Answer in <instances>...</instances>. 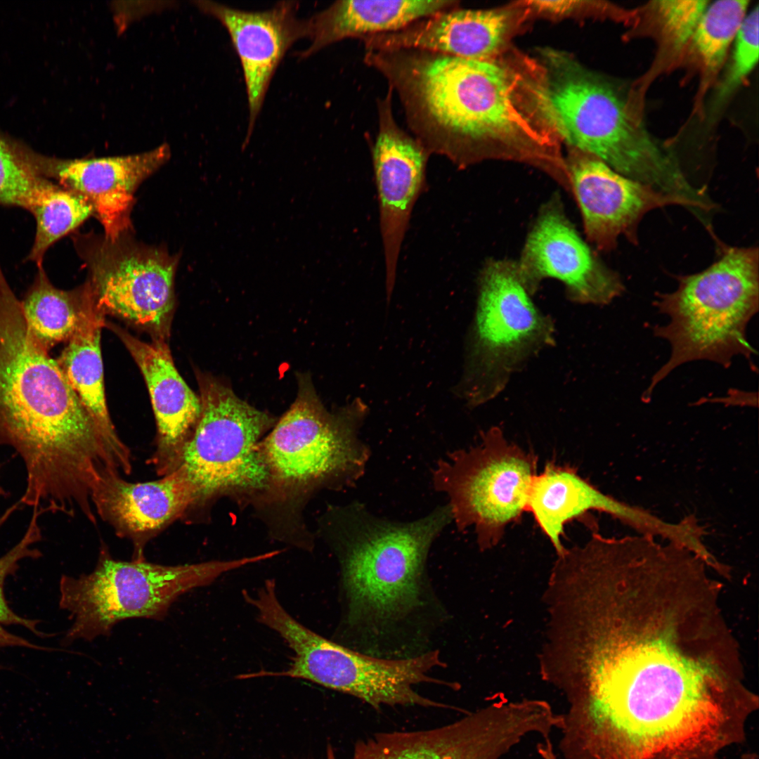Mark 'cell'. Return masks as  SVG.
Instances as JSON below:
<instances>
[{
    "label": "cell",
    "instance_id": "1",
    "mask_svg": "<svg viewBox=\"0 0 759 759\" xmlns=\"http://www.w3.org/2000/svg\"><path fill=\"white\" fill-rule=\"evenodd\" d=\"M425 150L460 168L486 160L523 163L553 180L566 172L561 142L531 95L521 56L462 58L417 48L368 51Z\"/></svg>",
    "mask_w": 759,
    "mask_h": 759
},
{
    "label": "cell",
    "instance_id": "2",
    "mask_svg": "<svg viewBox=\"0 0 759 759\" xmlns=\"http://www.w3.org/2000/svg\"><path fill=\"white\" fill-rule=\"evenodd\" d=\"M0 446L23 462L26 489L68 488L103 460L108 439L57 361L36 339L0 265Z\"/></svg>",
    "mask_w": 759,
    "mask_h": 759
},
{
    "label": "cell",
    "instance_id": "3",
    "mask_svg": "<svg viewBox=\"0 0 759 759\" xmlns=\"http://www.w3.org/2000/svg\"><path fill=\"white\" fill-rule=\"evenodd\" d=\"M297 379L295 401L260 443L268 484L257 510L276 540L310 551L304 508L316 492L349 486L363 474L370 451L358 435L368 408L356 398L331 413L309 376Z\"/></svg>",
    "mask_w": 759,
    "mask_h": 759
},
{
    "label": "cell",
    "instance_id": "4",
    "mask_svg": "<svg viewBox=\"0 0 759 759\" xmlns=\"http://www.w3.org/2000/svg\"><path fill=\"white\" fill-rule=\"evenodd\" d=\"M451 521L448 505L405 523L377 517L360 504L325 512L322 533L340 565L344 630L384 634L422 607L429 548Z\"/></svg>",
    "mask_w": 759,
    "mask_h": 759
},
{
    "label": "cell",
    "instance_id": "5",
    "mask_svg": "<svg viewBox=\"0 0 759 759\" xmlns=\"http://www.w3.org/2000/svg\"><path fill=\"white\" fill-rule=\"evenodd\" d=\"M540 53L531 91L560 142L663 193L690 194L692 186L677 159L651 136L617 89L564 53Z\"/></svg>",
    "mask_w": 759,
    "mask_h": 759
},
{
    "label": "cell",
    "instance_id": "6",
    "mask_svg": "<svg viewBox=\"0 0 759 759\" xmlns=\"http://www.w3.org/2000/svg\"><path fill=\"white\" fill-rule=\"evenodd\" d=\"M678 286L658 293L654 305L669 321L656 325V337L668 341L670 356L652 376L642 399L677 367L708 361L727 368L738 356L751 361L755 350L747 326L759 308V253L756 247H725L701 272L676 277Z\"/></svg>",
    "mask_w": 759,
    "mask_h": 759
},
{
    "label": "cell",
    "instance_id": "7",
    "mask_svg": "<svg viewBox=\"0 0 759 759\" xmlns=\"http://www.w3.org/2000/svg\"><path fill=\"white\" fill-rule=\"evenodd\" d=\"M259 623L276 632L292 651L287 668L242 674V679L284 677L300 679L356 697L375 709L382 706L449 708L415 689L423 683L450 688L454 685L429 675L443 666L439 652L431 651L401 659L361 654L313 632L297 621L280 603L276 586L266 584L249 598Z\"/></svg>",
    "mask_w": 759,
    "mask_h": 759
},
{
    "label": "cell",
    "instance_id": "8",
    "mask_svg": "<svg viewBox=\"0 0 759 759\" xmlns=\"http://www.w3.org/2000/svg\"><path fill=\"white\" fill-rule=\"evenodd\" d=\"M197 379L202 412L176 468L191 497L184 520L207 517L222 498L257 510L268 484L260 443L278 420L241 400L210 375L197 372Z\"/></svg>",
    "mask_w": 759,
    "mask_h": 759
},
{
    "label": "cell",
    "instance_id": "9",
    "mask_svg": "<svg viewBox=\"0 0 759 759\" xmlns=\"http://www.w3.org/2000/svg\"><path fill=\"white\" fill-rule=\"evenodd\" d=\"M258 554L229 560L167 566L145 560H117L102 547L94 570L78 577L63 575L59 606L72 624L65 641H91L110 635L129 618L162 620L182 595L223 574L260 562Z\"/></svg>",
    "mask_w": 759,
    "mask_h": 759
},
{
    "label": "cell",
    "instance_id": "10",
    "mask_svg": "<svg viewBox=\"0 0 759 759\" xmlns=\"http://www.w3.org/2000/svg\"><path fill=\"white\" fill-rule=\"evenodd\" d=\"M516 261L489 259L478 278L463 372L455 394L475 408L499 395L511 377L554 343V325L533 301Z\"/></svg>",
    "mask_w": 759,
    "mask_h": 759
},
{
    "label": "cell",
    "instance_id": "11",
    "mask_svg": "<svg viewBox=\"0 0 759 759\" xmlns=\"http://www.w3.org/2000/svg\"><path fill=\"white\" fill-rule=\"evenodd\" d=\"M537 474V457L493 427L481 434L477 446L439 461L433 482L448 495L457 528L472 526L479 548L486 550L495 547L505 528L526 512Z\"/></svg>",
    "mask_w": 759,
    "mask_h": 759
},
{
    "label": "cell",
    "instance_id": "12",
    "mask_svg": "<svg viewBox=\"0 0 759 759\" xmlns=\"http://www.w3.org/2000/svg\"><path fill=\"white\" fill-rule=\"evenodd\" d=\"M72 242L88 270L86 282L97 309L143 329L153 341L167 342L179 257L138 242L131 233L115 240L77 233Z\"/></svg>",
    "mask_w": 759,
    "mask_h": 759
},
{
    "label": "cell",
    "instance_id": "13",
    "mask_svg": "<svg viewBox=\"0 0 759 759\" xmlns=\"http://www.w3.org/2000/svg\"><path fill=\"white\" fill-rule=\"evenodd\" d=\"M528 735L521 711L499 699L436 728L377 733L356 742L351 759H501ZM326 759H337L330 745Z\"/></svg>",
    "mask_w": 759,
    "mask_h": 759
},
{
    "label": "cell",
    "instance_id": "14",
    "mask_svg": "<svg viewBox=\"0 0 759 759\" xmlns=\"http://www.w3.org/2000/svg\"><path fill=\"white\" fill-rule=\"evenodd\" d=\"M516 261L532 295L547 278L562 283L568 299L580 304L607 305L625 290L620 275L580 236L557 195L540 208Z\"/></svg>",
    "mask_w": 759,
    "mask_h": 759
},
{
    "label": "cell",
    "instance_id": "15",
    "mask_svg": "<svg viewBox=\"0 0 759 759\" xmlns=\"http://www.w3.org/2000/svg\"><path fill=\"white\" fill-rule=\"evenodd\" d=\"M566 161L585 235L598 250H612L621 235L637 245L638 226L654 209L677 205L699 216L688 200L625 176L590 154L571 148Z\"/></svg>",
    "mask_w": 759,
    "mask_h": 759
},
{
    "label": "cell",
    "instance_id": "16",
    "mask_svg": "<svg viewBox=\"0 0 759 759\" xmlns=\"http://www.w3.org/2000/svg\"><path fill=\"white\" fill-rule=\"evenodd\" d=\"M24 159L38 176L84 197L111 240L131 233V210L139 185L170 157L167 144L124 156L64 160L24 148Z\"/></svg>",
    "mask_w": 759,
    "mask_h": 759
},
{
    "label": "cell",
    "instance_id": "17",
    "mask_svg": "<svg viewBox=\"0 0 759 759\" xmlns=\"http://www.w3.org/2000/svg\"><path fill=\"white\" fill-rule=\"evenodd\" d=\"M393 91L377 101L379 128L372 163L379 202L387 302L394 288L401 245L413 207L422 191L429 154L397 124Z\"/></svg>",
    "mask_w": 759,
    "mask_h": 759
},
{
    "label": "cell",
    "instance_id": "18",
    "mask_svg": "<svg viewBox=\"0 0 759 759\" xmlns=\"http://www.w3.org/2000/svg\"><path fill=\"white\" fill-rule=\"evenodd\" d=\"M532 16L526 1L486 10L452 8L391 32L363 37L366 51L417 48L467 59L491 60L507 51Z\"/></svg>",
    "mask_w": 759,
    "mask_h": 759
},
{
    "label": "cell",
    "instance_id": "19",
    "mask_svg": "<svg viewBox=\"0 0 759 759\" xmlns=\"http://www.w3.org/2000/svg\"><path fill=\"white\" fill-rule=\"evenodd\" d=\"M193 3L223 25L240 59L249 112L245 148L277 67L292 44L307 37L306 20L297 18L299 4L292 1L264 11H242L212 1Z\"/></svg>",
    "mask_w": 759,
    "mask_h": 759
},
{
    "label": "cell",
    "instance_id": "20",
    "mask_svg": "<svg viewBox=\"0 0 759 759\" xmlns=\"http://www.w3.org/2000/svg\"><path fill=\"white\" fill-rule=\"evenodd\" d=\"M591 511L607 514L640 535L664 540H673L677 535L675 522L666 521L641 507L603 493L573 467L551 461L536 475L526 512L532 514L557 556L566 549L562 542L566 524Z\"/></svg>",
    "mask_w": 759,
    "mask_h": 759
},
{
    "label": "cell",
    "instance_id": "21",
    "mask_svg": "<svg viewBox=\"0 0 759 759\" xmlns=\"http://www.w3.org/2000/svg\"><path fill=\"white\" fill-rule=\"evenodd\" d=\"M108 326L129 351L145 380L157 429L150 462L157 475L164 476L179 464L200 419L201 399L178 372L166 342H145L115 325Z\"/></svg>",
    "mask_w": 759,
    "mask_h": 759
},
{
    "label": "cell",
    "instance_id": "22",
    "mask_svg": "<svg viewBox=\"0 0 759 759\" xmlns=\"http://www.w3.org/2000/svg\"><path fill=\"white\" fill-rule=\"evenodd\" d=\"M92 503L97 517L118 536L132 542V560L142 561L150 540L176 520L186 518L191 497L177 469L145 482L128 481L122 474L111 472L95 488Z\"/></svg>",
    "mask_w": 759,
    "mask_h": 759
},
{
    "label": "cell",
    "instance_id": "23",
    "mask_svg": "<svg viewBox=\"0 0 759 759\" xmlns=\"http://www.w3.org/2000/svg\"><path fill=\"white\" fill-rule=\"evenodd\" d=\"M451 0L337 1L306 20L309 57L346 38L396 32L416 21L458 7Z\"/></svg>",
    "mask_w": 759,
    "mask_h": 759
},
{
    "label": "cell",
    "instance_id": "24",
    "mask_svg": "<svg viewBox=\"0 0 759 759\" xmlns=\"http://www.w3.org/2000/svg\"><path fill=\"white\" fill-rule=\"evenodd\" d=\"M104 315L94 306L86 315L57 360L72 388L105 434L115 443L126 444L115 431L107 408L100 352Z\"/></svg>",
    "mask_w": 759,
    "mask_h": 759
},
{
    "label": "cell",
    "instance_id": "25",
    "mask_svg": "<svg viewBox=\"0 0 759 759\" xmlns=\"http://www.w3.org/2000/svg\"><path fill=\"white\" fill-rule=\"evenodd\" d=\"M21 301L32 333L46 350L68 341L96 306L87 282L72 290L56 287L43 266Z\"/></svg>",
    "mask_w": 759,
    "mask_h": 759
},
{
    "label": "cell",
    "instance_id": "26",
    "mask_svg": "<svg viewBox=\"0 0 759 759\" xmlns=\"http://www.w3.org/2000/svg\"><path fill=\"white\" fill-rule=\"evenodd\" d=\"M30 212L36 221V233L26 260L37 267L42 266L45 254L53 243L94 215L84 197L54 182Z\"/></svg>",
    "mask_w": 759,
    "mask_h": 759
},
{
    "label": "cell",
    "instance_id": "27",
    "mask_svg": "<svg viewBox=\"0 0 759 759\" xmlns=\"http://www.w3.org/2000/svg\"><path fill=\"white\" fill-rule=\"evenodd\" d=\"M749 1L721 0L709 2L689 45L699 57L705 75L716 74L747 15Z\"/></svg>",
    "mask_w": 759,
    "mask_h": 759
},
{
    "label": "cell",
    "instance_id": "28",
    "mask_svg": "<svg viewBox=\"0 0 759 759\" xmlns=\"http://www.w3.org/2000/svg\"><path fill=\"white\" fill-rule=\"evenodd\" d=\"M18 510L13 504L0 516V529L10 517ZM39 518L33 514L21 539L4 555L0 557V649L4 647H25L45 650V647L34 644L29 640L11 633L6 627L18 625L23 627L40 637L46 635L38 629L39 621L22 617L16 614L9 606L5 594L6 579L15 574L20 568V562L27 559H38L41 551L33 545L41 539ZM1 668V666H0Z\"/></svg>",
    "mask_w": 759,
    "mask_h": 759
},
{
    "label": "cell",
    "instance_id": "29",
    "mask_svg": "<svg viewBox=\"0 0 759 759\" xmlns=\"http://www.w3.org/2000/svg\"><path fill=\"white\" fill-rule=\"evenodd\" d=\"M53 183L30 169L24 160L22 145L0 135V205L30 211Z\"/></svg>",
    "mask_w": 759,
    "mask_h": 759
},
{
    "label": "cell",
    "instance_id": "30",
    "mask_svg": "<svg viewBox=\"0 0 759 759\" xmlns=\"http://www.w3.org/2000/svg\"><path fill=\"white\" fill-rule=\"evenodd\" d=\"M758 6L747 13L733 43L730 61L711 96L708 118L713 122L758 60Z\"/></svg>",
    "mask_w": 759,
    "mask_h": 759
},
{
    "label": "cell",
    "instance_id": "31",
    "mask_svg": "<svg viewBox=\"0 0 759 759\" xmlns=\"http://www.w3.org/2000/svg\"><path fill=\"white\" fill-rule=\"evenodd\" d=\"M710 1H656L654 8L666 41L677 53L689 44Z\"/></svg>",
    "mask_w": 759,
    "mask_h": 759
},
{
    "label": "cell",
    "instance_id": "32",
    "mask_svg": "<svg viewBox=\"0 0 759 759\" xmlns=\"http://www.w3.org/2000/svg\"><path fill=\"white\" fill-rule=\"evenodd\" d=\"M743 759H758V756L753 753H748L743 757Z\"/></svg>",
    "mask_w": 759,
    "mask_h": 759
},
{
    "label": "cell",
    "instance_id": "33",
    "mask_svg": "<svg viewBox=\"0 0 759 759\" xmlns=\"http://www.w3.org/2000/svg\"><path fill=\"white\" fill-rule=\"evenodd\" d=\"M545 759H560L557 755L554 753L548 754Z\"/></svg>",
    "mask_w": 759,
    "mask_h": 759
}]
</instances>
